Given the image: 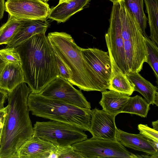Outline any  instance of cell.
I'll use <instances>...</instances> for the list:
<instances>
[{"mask_svg":"<svg viewBox=\"0 0 158 158\" xmlns=\"http://www.w3.org/2000/svg\"><path fill=\"white\" fill-rule=\"evenodd\" d=\"M106 45L111 65V79L108 89L130 96L134 91V86L126 74L123 73L118 66L113 58L108 45L106 44Z\"/></svg>","mask_w":158,"mask_h":158,"instance_id":"obj_16","label":"cell"},{"mask_svg":"<svg viewBox=\"0 0 158 158\" xmlns=\"http://www.w3.org/2000/svg\"><path fill=\"white\" fill-rule=\"evenodd\" d=\"M45 34L35 35L15 48L21 58L24 82L35 93L40 94L59 75L56 54Z\"/></svg>","mask_w":158,"mask_h":158,"instance_id":"obj_1","label":"cell"},{"mask_svg":"<svg viewBox=\"0 0 158 158\" xmlns=\"http://www.w3.org/2000/svg\"><path fill=\"white\" fill-rule=\"evenodd\" d=\"M32 115L51 120L69 124L89 131L91 110L51 99L31 92L27 101Z\"/></svg>","mask_w":158,"mask_h":158,"instance_id":"obj_4","label":"cell"},{"mask_svg":"<svg viewBox=\"0 0 158 158\" xmlns=\"http://www.w3.org/2000/svg\"><path fill=\"white\" fill-rule=\"evenodd\" d=\"M55 152L57 158H83L81 155L74 150L72 145L63 147H56Z\"/></svg>","mask_w":158,"mask_h":158,"instance_id":"obj_26","label":"cell"},{"mask_svg":"<svg viewBox=\"0 0 158 158\" xmlns=\"http://www.w3.org/2000/svg\"><path fill=\"white\" fill-rule=\"evenodd\" d=\"M102 97L99 103L102 110L116 116L121 113L129 96L113 90L102 92Z\"/></svg>","mask_w":158,"mask_h":158,"instance_id":"obj_18","label":"cell"},{"mask_svg":"<svg viewBox=\"0 0 158 158\" xmlns=\"http://www.w3.org/2000/svg\"><path fill=\"white\" fill-rule=\"evenodd\" d=\"M119 3L121 33L128 73H139L147 61L144 36L136 19L124 1Z\"/></svg>","mask_w":158,"mask_h":158,"instance_id":"obj_5","label":"cell"},{"mask_svg":"<svg viewBox=\"0 0 158 158\" xmlns=\"http://www.w3.org/2000/svg\"><path fill=\"white\" fill-rule=\"evenodd\" d=\"M8 92L4 90L0 89V110L4 107V104L7 98Z\"/></svg>","mask_w":158,"mask_h":158,"instance_id":"obj_30","label":"cell"},{"mask_svg":"<svg viewBox=\"0 0 158 158\" xmlns=\"http://www.w3.org/2000/svg\"><path fill=\"white\" fill-rule=\"evenodd\" d=\"M148 16L149 38L158 45V0H143Z\"/></svg>","mask_w":158,"mask_h":158,"instance_id":"obj_20","label":"cell"},{"mask_svg":"<svg viewBox=\"0 0 158 158\" xmlns=\"http://www.w3.org/2000/svg\"><path fill=\"white\" fill-rule=\"evenodd\" d=\"M24 82L21 66L7 63L0 76V89L8 93Z\"/></svg>","mask_w":158,"mask_h":158,"instance_id":"obj_19","label":"cell"},{"mask_svg":"<svg viewBox=\"0 0 158 158\" xmlns=\"http://www.w3.org/2000/svg\"><path fill=\"white\" fill-rule=\"evenodd\" d=\"M70 0H59V3H61L64 2H66Z\"/></svg>","mask_w":158,"mask_h":158,"instance_id":"obj_36","label":"cell"},{"mask_svg":"<svg viewBox=\"0 0 158 158\" xmlns=\"http://www.w3.org/2000/svg\"><path fill=\"white\" fill-rule=\"evenodd\" d=\"M89 132L92 138L116 140L117 128L115 122L116 116L95 108L91 110Z\"/></svg>","mask_w":158,"mask_h":158,"instance_id":"obj_11","label":"cell"},{"mask_svg":"<svg viewBox=\"0 0 158 158\" xmlns=\"http://www.w3.org/2000/svg\"><path fill=\"white\" fill-rule=\"evenodd\" d=\"M146 48L147 58L146 62L152 69L158 81V47L156 43L152 41L147 35L144 36Z\"/></svg>","mask_w":158,"mask_h":158,"instance_id":"obj_24","label":"cell"},{"mask_svg":"<svg viewBox=\"0 0 158 158\" xmlns=\"http://www.w3.org/2000/svg\"><path fill=\"white\" fill-rule=\"evenodd\" d=\"M126 75L134 86V90L139 93L150 105L158 106L157 88L138 72H129Z\"/></svg>","mask_w":158,"mask_h":158,"instance_id":"obj_17","label":"cell"},{"mask_svg":"<svg viewBox=\"0 0 158 158\" xmlns=\"http://www.w3.org/2000/svg\"><path fill=\"white\" fill-rule=\"evenodd\" d=\"M7 63V62L0 56V76Z\"/></svg>","mask_w":158,"mask_h":158,"instance_id":"obj_32","label":"cell"},{"mask_svg":"<svg viewBox=\"0 0 158 158\" xmlns=\"http://www.w3.org/2000/svg\"><path fill=\"white\" fill-rule=\"evenodd\" d=\"M56 55L59 71V77L69 81L70 79V74L68 68L61 59Z\"/></svg>","mask_w":158,"mask_h":158,"instance_id":"obj_28","label":"cell"},{"mask_svg":"<svg viewBox=\"0 0 158 158\" xmlns=\"http://www.w3.org/2000/svg\"><path fill=\"white\" fill-rule=\"evenodd\" d=\"M5 11V0H0V19H1L3 18Z\"/></svg>","mask_w":158,"mask_h":158,"instance_id":"obj_31","label":"cell"},{"mask_svg":"<svg viewBox=\"0 0 158 158\" xmlns=\"http://www.w3.org/2000/svg\"><path fill=\"white\" fill-rule=\"evenodd\" d=\"M152 125L153 127V129L158 131V120L152 122Z\"/></svg>","mask_w":158,"mask_h":158,"instance_id":"obj_34","label":"cell"},{"mask_svg":"<svg viewBox=\"0 0 158 158\" xmlns=\"http://www.w3.org/2000/svg\"><path fill=\"white\" fill-rule=\"evenodd\" d=\"M47 36L56 55L69 71L70 83L85 91L102 92L106 89L95 71L85 60L81 48L71 35L56 31L49 33Z\"/></svg>","mask_w":158,"mask_h":158,"instance_id":"obj_3","label":"cell"},{"mask_svg":"<svg viewBox=\"0 0 158 158\" xmlns=\"http://www.w3.org/2000/svg\"><path fill=\"white\" fill-rule=\"evenodd\" d=\"M109 23V27L105 35L106 44L108 45L116 64L126 74L128 71L121 33L119 2L113 3Z\"/></svg>","mask_w":158,"mask_h":158,"instance_id":"obj_8","label":"cell"},{"mask_svg":"<svg viewBox=\"0 0 158 158\" xmlns=\"http://www.w3.org/2000/svg\"><path fill=\"white\" fill-rule=\"evenodd\" d=\"M68 81L59 77L49 84L40 93L45 97L80 107L90 109V103L81 89L74 88Z\"/></svg>","mask_w":158,"mask_h":158,"instance_id":"obj_9","label":"cell"},{"mask_svg":"<svg viewBox=\"0 0 158 158\" xmlns=\"http://www.w3.org/2000/svg\"><path fill=\"white\" fill-rule=\"evenodd\" d=\"M150 142L154 148L155 149L156 151L158 152V142L151 141L149 140Z\"/></svg>","mask_w":158,"mask_h":158,"instance_id":"obj_33","label":"cell"},{"mask_svg":"<svg viewBox=\"0 0 158 158\" xmlns=\"http://www.w3.org/2000/svg\"><path fill=\"white\" fill-rule=\"evenodd\" d=\"M127 8L136 19L144 36L147 35L145 30L147 18L144 12L143 0H124Z\"/></svg>","mask_w":158,"mask_h":158,"instance_id":"obj_22","label":"cell"},{"mask_svg":"<svg viewBox=\"0 0 158 158\" xmlns=\"http://www.w3.org/2000/svg\"><path fill=\"white\" fill-rule=\"evenodd\" d=\"M139 133L150 140L158 142V131L149 127L147 125L141 124L138 126Z\"/></svg>","mask_w":158,"mask_h":158,"instance_id":"obj_27","label":"cell"},{"mask_svg":"<svg viewBox=\"0 0 158 158\" xmlns=\"http://www.w3.org/2000/svg\"><path fill=\"white\" fill-rule=\"evenodd\" d=\"M150 105L145 99L140 96L136 95L130 97L121 113L135 114L142 117H146L150 109Z\"/></svg>","mask_w":158,"mask_h":158,"instance_id":"obj_21","label":"cell"},{"mask_svg":"<svg viewBox=\"0 0 158 158\" xmlns=\"http://www.w3.org/2000/svg\"><path fill=\"white\" fill-rule=\"evenodd\" d=\"M56 148L51 143L33 135L18 150V158H49Z\"/></svg>","mask_w":158,"mask_h":158,"instance_id":"obj_13","label":"cell"},{"mask_svg":"<svg viewBox=\"0 0 158 158\" xmlns=\"http://www.w3.org/2000/svg\"><path fill=\"white\" fill-rule=\"evenodd\" d=\"M33 128L34 136L59 147L71 146L87 139V135L82 129L60 122L37 121Z\"/></svg>","mask_w":158,"mask_h":158,"instance_id":"obj_6","label":"cell"},{"mask_svg":"<svg viewBox=\"0 0 158 158\" xmlns=\"http://www.w3.org/2000/svg\"><path fill=\"white\" fill-rule=\"evenodd\" d=\"M8 106L0 110V139L4 125L5 119L7 114Z\"/></svg>","mask_w":158,"mask_h":158,"instance_id":"obj_29","label":"cell"},{"mask_svg":"<svg viewBox=\"0 0 158 158\" xmlns=\"http://www.w3.org/2000/svg\"><path fill=\"white\" fill-rule=\"evenodd\" d=\"M83 158H142L129 152L118 141L91 138L72 145Z\"/></svg>","mask_w":158,"mask_h":158,"instance_id":"obj_7","label":"cell"},{"mask_svg":"<svg viewBox=\"0 0 158 158\" xmlns=\"http://www.w3.org/2000/svg\"><path fill=\"white\" fill-rule=\"evenodd\" d=\"M1 56L7 63L21 66L19 54L15 48L6 47L0 50Z\"/></svg>","mask_w":158,"mask_h":158,"instance_id":"obj_25","label":"cell"},{"mask_svg":"<svg viewBox=\"0 0 158 158\" xmlns=\"http://www.w3.org/2000/svg\"><path fill=\"white\" fill-rule=\"evenodd\" d=\"M31 92L23 82L8 93V110L0 139V158H18V150L34 135L27 104Z\"/></svg>","mask_w":158,"mask_h":158,"instance_id":"obj_2","label":"cell"},{"mask_svg":"<svg viewBox=\"0 0 158 158\" xmlns=\"http://www.w3.org/2000/svg\"><path fill=\"white\" fill-rule=\"evenodd\" d=\"M49 26L46 19H22L18 31L6 47L15 48L35 35L45 33Z\"/></svg>","mask_w":158,"mask_h":158,"instance_id":"obj_12","label":"cell"},{"mask_svg":"<svg viewBox=\"0 0 158 158\" xmlns=\"http://www.w3.org/2000/svg\"><path fill=\"white\" fill-rule=\"evenodd\" d=\"M22 19L10 15L7 21L0 27V45L7 44L18 31Z\"/></svg>","mask_w":158,"mask_h":158,"instance_id":"obj_23","label":"cell"},{"mask_svg":"<svg viewBox=\"0 0 158 158\" xmlns=\"http://www.w3.org/2000/svg\"><path fill=\"white\" fill-rule=\"evenodd\" d=\"M116 139L124 146L145 152L151 155V157L158 158V152L154 148L149 140L140 133H130L117 128Z\"/></svg>","mask_w":158,"mask_h":158,"instance_id":"obj_14","label":"cell"},{"mask_svg":"<svg viewBox=\"0 0 158 158\" xmlns=\"http://www.w3.org/2000/svg\"><path fill=\"white\" fill-rule=\"evenodd\" d=\"M111 2L113 3H115L117 2H119L120 1H124V0H109Z\"/></svg>","mask_w":158,"mask_h":158,"instance_id":"obj_35","label":"cell"},{"mask_svg":"<svg viewBox=\"0 0 158 158\" xmlns=\"http://www.w3.org/2000/svg\"><path fill=\"white\" fill-rule=\"evenodd\" d=\"M44 2H47L49 0H42Z\"/></svg>","mask_w":158,"mask_h":158,"instance_id":"obj_37","label":"cell"},{"mask_svg":"<svg viewBox=\"0 0 158 158\" xmlns=\"http://www.w3.org/2000/svg\"><path fill=\"white\" fill-rule=\"evenodd\" d=\"M5 4L10 15L20 19H47L51 10L42 0H7Z\"/></svg>","mask_w":158,"mask_h":158,"instance_id":"obj_10","label":"cell"},{"mask_svg":"<svg viewBox=\"0 0 158 158\" xmlns=\"http://www.w3.org/2000/svg\"><path fill=\"white\" fill-rule=\"evenodd\" d=\"M91 0H70L59 3L51 8L47 18L58 23H64L72 15L83 10Z\"/></svg>","mask_w":158,"mask_h":158,"instance_id":"obj_15","label":"cell"}]
</instances>
